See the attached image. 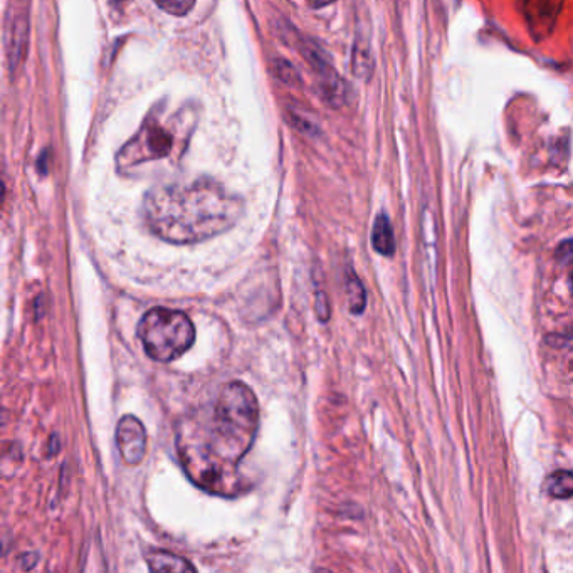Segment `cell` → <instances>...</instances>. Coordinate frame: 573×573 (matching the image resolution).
<instances>
[{"instance_id": "1", "label": "cell", "mask_w": 573, "mask_h": 573, "mask_svg": "<svg viewBox=\"0 0 573 573\" xmlns=\"http://www.w3.org/2000/svg\"><path fill=\"white\" fill-rule=\"evenodd\" d=\"M258 429L259 405L253 390L242 382L227 384L214 404L177 426L175 442L185 474L211 495H241L249 484L239 466Z\"/></svg>"}, {"instance_id": "2", "label": "cell", "mask_w": 573, "mask_h": 573, "mask_svg": "<svg viewBox=\"0 0 573 573\" xmlns=\"http://www.w3.org/2000/svg\"><path fill=\"white\" fill-rule=\"evenodd\" d=\"M244 204L212 179L158 185L143 202L148 229L170 244H195L236 226Z\"/></svg>"}, {"instance_id": "3", "label": "cell", "mask_w": 573, "mask_h": 573, "mask_svg": "<svg viewBox=\"0 0 573 573\" xmlns=\"http://www.w3.org/2000/svg\"><path fill=\"white\" fill-rule=\"evenodd\" d=\"M195 121V110L189 106L174 113L163 108L153 110L143 121L137 135L118 153V170L123 174H132L152 163L167 160L177 162L192 137Z\"/></svg>"}, {"instance_id": "4", "label": "cell", "mask_w": 573, "mask_h": 573, "mask_svg": "<svg viewBox=\"0 0 573 573\" xmlns=\"http://www.w3.org/2000/svg\"><path fill=\"white\" fill-rule=\"evenodd\" d=\"M138 338L155 362L169 363L189 352L195 342V326L184 311L152 308L138 323Z\"/></svg>"}, {"instance_id": "5", "label": "cell", "mask_w": 573, "mask_h": 573, "mask_svg": "<svg viewBox=\"0 0 573 573\" xmlns=\"http://www.w3.org/2000/svg\"><path fill=\"white\" fill-rule=\"evenodd\" d=\"M300 51L303 58L311 64V68L315 71L318 90H320L321 98L325 100L326 105H330L332 108L347 105L350 88H348L347 81L333 69L332 64L326 58V54L308 39H301Z\"/></svg>"}, {"instance_id": "6", "label": "cell", "mask_w": 573, "mask_h": 573, "mask_svg": "<svg viewBox=\"0 0 573 573\" xmlns=\"http://www.w3.org/2000/svg\"><path fill=\"white\" fill-rule=\"evenodd\" d=\"M116 447L123 463L138 466L147 453V432L135 416L121 417L116 426Z\"/></svg>"}, {"instance_id": "7", "label": "cell", "mask_w": 573, "mask_h": 573, "mask_svg": "<svg viewBox=\"0 0 573 573\" xmlns=\"http://www.w3.org/2000/svg\"><path fill=\"white\" fill-rule=\"evenodd\" d=\"M27 43H29V14L26 9H17L14 14H9L6 24L7 63L12 73L19 71L24 63Z\"/></svg>"}, {"instance_id": "8", "label": "cell", "mask_w": 573, "mask_h": 573, "mask_svg": "<svg viewBox=\"0 0 573 573\" xmlns=\"http://www.w3.org/2000/svg\"><path fill=\"white\" fill-rule=\"evenodd\" d=\"M372 246L382 256H392L395 251V236L389 217L379 214L372 231Z\"/></svg>"}, {"instance_id": "9", "label": "cell", "mask_w": 573, "mask_h": 573, "mask_svg": "<svg viewBox=\"0 0 573 573\" xmlns=\"http://www.w3.org/2000/svg\"><path fill=\"white\" fill-rule=\"evenodd\" d=\"M148 567L153 572H187L195 570L192 563L185 558L175 557L172 553L162 552V550H150L147 553Z\"/></svg>"}, {"instance_id": "10", "label": "cell", "mask_w": 573, "mask_h": 573, "mask_svg": "<svg viewBox=\"0 0 573 573\" xmlns=\"http://www.w3.org/2000/svg\"><path fill=\"white\" fill-rule=\"evenodd\" d=\"M375 61L372 51L365 41H357L353 46L352 69L358 79L368 81L374 74Z\"/></svg>"}, {"instance_id": "11", "label": "cell", "mask_w": 573, "mask_h": 573, "mask_svg": "<svg viewBox=\"0 0 573 573\" xmlns=\"http://www.w3.org/2000/svg\"><path fill=\"white\" fill-rule=\"evenodd\" d=\"M543 489L548 495L557 500H568L573 496V473L572 471H555L545 479Z\"/></svg>"}, {"instance_id": "12", "label": "cell", "mask_w": 573, "mask_h": 573, "mask_svg": "<svg viewBox=\"0 0 573 573\" xmlns=\"http://www.w3.org/2000/svg\"><path fill=\"white\" fill-rule=\"evenodd\" d=\"M347 293L348 303H350V311L353 315H360L365 310L367 305V295H365V288H363L362 281L357 276H350L347 279Z\"/></svg>"}, {"instance_id": "13", "label": "cell", "mask_w": 573, "mask_h": 573, "mask_svg": "<svg viewBox=\"0 0 573 573\" xmlns=\"http://www.w3.org/2000/svg\"><path fill=\"white\" fill-rule=\"evenodd\" d=\"M157 6L170 16L184 17L192 11L195 0H155Z\"/></svg>"}, {"instance_id": "14", "label": "cell", "mask_w": 573, "mask_h": 573, "mask_svg": "<svg viewBox=\"0 0 573 573\" xmlns=\"http://www.w3.org/2000/svg\"><path fill=\"white\" fill-rule=\"evenodd\" d=\"M274 73L286 85H298L300 83V74L288 61H276Z\"/></svg>"}, {"instance_id": "15", "label": "cell", "mask_w": 573, "mask_h": 573, "mask_svg": "<svg viewBox=\"0 0 573 573\" xmlns=\"http://www.w3.org/2000/svg\"><path fill=\"white\" fill-rule=\"evenodd\" d=\"M555 258L562 264L573 263V239L570 241H563L557 248Z\"/></svg>"}, {"instance_id": "16", "label": "cell", "mask_w": 573, "mask_h": 573, "mask_svg": "<svg viewBox=\"0 0 573 573\" xmlns=\"http://www.w3.org/2000/svg\"><path fill=\"white\" fill-rule=\"evenodd\" d=\"M333 0H313V7H323L332 4Z\"/></svg>"}, {"instance_id": "17", "label": "cell", "mask_w": 573, "mask_h": 573, "mask_svg": "<svg viewBox=\"0 0 573 573\" xmlns=\"http://www.w3.org/2000/svg\"><path fill=\"white\" fill-rule=\"evenodd\" d=\"M113 2H115V4H125V2H128V0H113Z\"/></svg>"}, {"instance_id": "18", "label": "cell", "mask_w": 573, "mask_h": 573, "mask_svg": "<svg viewBox=\"0 0 573 573\" xmlns=\"http://www.w3.org/2000/svg\"><path fill=\"white\" fill-rule=\"evenodd\" d=\"M572 288H573V274H572Z\"/></svg>"}]
</instances>
